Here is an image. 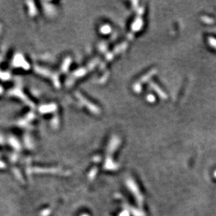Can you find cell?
<instances>
[{
	"label": "cell",
	"instance_id": "6da1fadb",
	"mask_svg": "<svg viewBox=\"0 0 216 216\" xmlns=\"http://www.w3.org/2000/svg\"><path fill=\"white\" fill-rule=\"evenodd\" d=\"M126 184L127 187L131 191V192L134 194L138 204L140 206H142L143 203V197L139 191V189L137 185H136V183L132 179H128L126 181Z\"/></svg>",
	"mask_w": 216,
	"mask_h": 216
},
{
	"label": "cell",
	"instance_id": "7a4b0ae2",
	"mask_svg": "<svg viewBox=\"0 0 216 216\" xmlns=\"http://www.w3.org/2000/svg\"><path fill=\"white\" fill-rule=\"evenodd\" d=\"M125 209L127 210L129 212L130 211L131 213L133 214L134 216H145L143 212L139 211V210L135 209V208L131 207V206H129L128 205H127V204H125Z\"/></svg>",
	"mask_w": 216,
	"mask_h": 216
},
{
	"label": "cell",
	"instance_id": "3957f363",
	"mask_svg": "<svg viewBox=\"0 0 216 216\" xmlns=\"http://www.w3.org/2000/svg\"><path fill=\"white\" fill-rule=\"evenodd\" d=\"M130 212H129L127 210H125L124 211L121 212V213L119 214V216H130Z\"/></svg>",
	"mask_w": 216,
	"mask_h": 216
}]
</instances>
